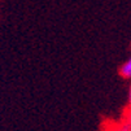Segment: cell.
I'll use <instances>...</instances> for the list:
<instances>
[{
    "instance_id": "3",
    "label": "cell",
    "mask_w": 131,
    "mask_h": 131,
    "mask_svg": "<svg viewBox=\"0 0 131 131\" xmlns=\"http://www.w3.org/2000/svg\"><path fill=\"white\" fill-rule=\"evenodd\" d=\"M123 123H125V126L128 128V131H131V109H128V112L126 113Z\"/></svg>"
},
{
    "instance_id": "2",
    "label": "cell",
    "mask_w": 131,
    "mask_h": 131,
    "mask_svg": "<svg viewBox=\"0 0 131 131\" xmlns=\"http://www.w3.org/2000/svg\"><path fill=\"white\" fill-rule=\"evenodd\" d=\"M105 131H128V128L125 126V123H117V125H110Z\"/></svg>"
},
{
    "instance_id": "4",
    "label": "cell",
    "mask_w": 131,
    "mask_h": 131,
    "mask_svg": "<svg viewBox=\"0 0 131 131\" xmlns=\"http://www.w3.org/2000/svg\"><path fill=\"white\" fill-rule=\"evenodd\" d=\"M128 108L131 109V86H130V91H128Z\"/></svg>"
},
{
    "instance_id": "1",
    "label": "cell",
    "mask_w": 131,
    "mask_h": 131,
    "mask_svg": "<svg viewBox=\"0 0 131 131\" xmlns=\"http://www.w3.org/2000/svg\"><path fill=\"white\" fill-rule=\"evenodd\" d=\"M119 75L123 78V79H127V81H131V56L119 66Z\"/></svg>"
}]
</instances>
